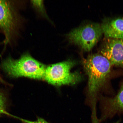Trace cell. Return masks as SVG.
<instances>
[{"label": "cell", "instance_id": "ba28073f", "mask_svg": "<svg viewBox=\"0 0 123 123\" xmlns=\"http://www.w3.org/2000/svg\"><path fill=\"white\" fill-rule=\"evenodd\" d=\"M103 33L108 38L123 40V18L105 19L101 25Z\"/></svg>", "mask_w": 123, "mask_h": 123}, {"label": "cell", "instance_id": "30bf717a", "mask_svg": "<svg viewBox=\"0 0 123 123\" xmlns=\"http://www.w3.org/2000/svg\"><path fill=\"white\" fill-rule=\"evenodd\" d=\"M17 119H19L24 123H49L47 122L45 120L41 118H38L37 120L35 121H31L28 120L23 119L19 117Z\"/></svg>", "mask_w": 123, "mask_h": 123}, {"label": "cell", "instance_id": "3957f363", "mask_svg": "<svg viewBox=\"0 0 123 123\" xmlns=\"http://www.w3.org/2000/svg\"><path fill=\"white\" fill-rule=\"evenodd\" d=\"M76 64L75 62L69 60L47 67L44 80L56 86L76 84L81 79L79 73L71 71Z\"/></svg>", "mask_w": 123, "mask_h": 123}, {"label": "cell", "instance_id": "6da1fadb", "mask_svg": "<svg viewBox=\"0 0 123 123\" xmlns=\"http://www.w3.org/2000/svg\"><path fill=\"white\" fill-rule=\"evenodd\" d=\"M86 73L88 77V94L92 110V123H98L96 103L98 93L110 77L111 65L103 55L95 54L89 55L83 61Z\"/></svg>", "mask_w": 123, "mask_h": 123}, {"label": "cell", "instance_id": "5b68a950", "mask_svg": "<svg viewBox=\"0 0 123 123\" xmlns=\"http://www.w3.org/2000/svg\"><path fill=\"white\" fill-rule=\"evenodd\" d=\"M100 52L112 66L123 68V40L108 38L103 44Z\"/></svg>", "mask_w": 123, "mask_h": 123}, {"label": "cell", "instance_id": "277c9868", "mask_svg": "<svg viewBox=\"0 0 123 123\" xmlns=\"http://www.w3.org/2000/svg\"><path fill=\"white\" fill-rule=\"evenodd\" d=\"M103 32L101 25L93 23L86 25L72 31L67 35L71 43L85 51H90L99 41Z\"/></svg>", "mask_w": 123, "mask_h": 123}, {"label": "cell", "instance_id": "7a4b0ae2", "mask_svg": "<svg viewBox=\"0 0 123 123\" xmlns=\"http://www.w3.org/2000/svg\"><path fill=\"white\" fill-rule=\"evenodd\" d=\"M1 66L4 71L12 77H25L38 80H44L47 67L27 53L18 59L8 58L3 61Z\"/></svg>", "mask_w": 123, "mask_h": 123}, {"label": "cell", "instance_id": "8992f818", "mask_svg": "<svg viewBox=\"0 0 123 123\" xmlns=\"http://www.w3.org/2000/svg\"><path fill=\"white\" fill-rule=\"evenodd\" d=\"M101 123L117 113H123V84L116 96L113 98H102Z\"/></svg>", "mask_w": 123, "mask_h": 123}, {"label": "cell", "instance_id": "9c48e42d", "mask_svg": "<svg viewBox=\"0 0 123 123\" xmlns=\"http://www.w3.org/2000/svg\"><path fill=\"white\" fill-rule=\"evenodd\" d=\"M6 115L16 118L14 116L8 113L6 111V100L3 94L0 92V115Z\"/></svg>", "mask_w": 123, "mask_h": 123}, {"label": "cell", "instance_id": "8fae6325", "mask_svg": "<svg viewBox=\"0 0 123 123\" xmlns=\"http://www.w3.org/2000/svg\"><path fill=\"white\" fill-rule=\"evenodd\" d=\"M32 3L39 10L41 11H44L43 1H32Z\"/></svg>", "mask_w": 123, "mask_h": 123}, {"label": "cell", "instance_id": "52a82bcc", "mask_svg": "<svg viewBox=\"0 0 123 123\" xmlns=\"http://www.w3.org/2000/svg\"><path fill=\"white\" fill-rule=\"evenodd\" d=\"M14 25V18L10 3L0 0V29L3 32L6 42L10 39Z\"/></svg>", "mask_w": 123, "mask_h": 123}, {"label": "cell", "instance_id": "7c38bea8", "mask_svg": "<svg viewBox=\"0 0 123 123\" xmlns=\"http://www.w3.org/2000/svg\"><path fill=\"white\" fill-rule=\"evenodd\" d=\"M120 121H117V122L114 123H120Z\"/></svg>", "mask_w": 123, "mask_h": 123}]
</instances>
